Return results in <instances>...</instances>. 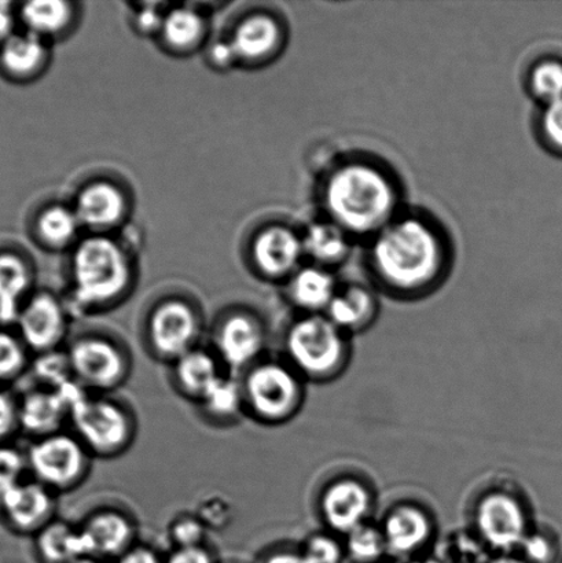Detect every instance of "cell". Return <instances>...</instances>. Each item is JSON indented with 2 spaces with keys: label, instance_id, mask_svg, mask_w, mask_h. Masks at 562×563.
Instances as JSON below:
<instances>
[{
  "label": "cell",
  "instance_id": "6da1fadb",
  "mask_svg": "<svg viewBox=\"0 0 562 563\" xmlns=\"http://www.w3.org/2000/svg\"><path fill=\"white\" fill-rule=\"evenodd\" d=\"M449 263L438 225L418 214H398L373 236L371 266L388 290L418 296L437 286Z\"/></svg>",
  "mask_w": 562,
  "mask_h": 563
},
{
  "label": "cell",
  "instance_id": "7a4b0ae2",
  "mask_svg": "<svg viewBox=\"0 0 562 563\" xmlns=\"http://www.w3.org/2000/svg\"><path fill=\"white\" fill-rule=\"evenodd\" d=\"M329 220L350 235H376L399 214V189L383 167L351 159L330 170L322 189Z\"/></svg>",
  "mask_w": 562,
  "mask_h": 563
},
{
  "label": "cell",
  "instance_id": "3957f363",
  "mask_svg": "<svg viewBox=\"0 0 562 563\" xmlns=\"http://www.w3.org/2000/svg\"><path fill=\"white\" fill-rule=\"evenodd\" d=\"M286 362L305 379L329 380L344 372L351 357L349 334L324 313L305 314L286 331Z\"/></svg>",
  "mask_w": 562,
  "mask_h": 563
},
{
  "label": "cell",
  "instance_id": "277c9868",
  "mask_svg": "<svg viewBox=\"0 0 562 563\" xmlns=\"http://www.w3.org/2000/svg\"><path fill=\"white\" fill-rule=\"evenodd\" d=\"M240 380L245 412L269 427L290 421L305 402V378L288 362L258 361Z\"/></svg>",
  "mask_w": 562,
  "mask_h": 563
},
{
  "label": "cell",
  "instance_id": "5b68a950",
  "mask_svg": "<svg viewBox=\"0 0 562 563\" xmlns=\"http://www.w3.org/2000/svg\"><path fill=\"white\" fill-rule=\"evenodd\" d=\"M69 423L92 457L112 460L131 449L136 422L129 408L104 396L87 394L71 408Z\"/></svg>",
  "mask_w": 562,
  "mask_h": 563
},
{
  "label": "cell",
  "instance_id": "8992f818",
  "mask_svg": "<svg viewBox=\"0 0 562 563\" xmlns=\"http://www.w3.org/2000/svg\"><path fill=\"white\" fill-rule=\"evenodd\" d=\"M75 298L86 309L119 300L130 284V268L113 241L96 236L79 246L74 262Z\"/></svg>",
  "mask_w": 562,
  "mask_h": 563
},
{
  "label": "cell",
  "instance_id": "52a82bcc",
  "mask_svg": "<svg viewBox=\"0 0 562 563\" xmlns=\"http://www.w3.org/2000/svg\"><path fill=\"white\" fill-rule=\"evenodd\" d=\"M92 456L74 433L58 432L36 439L26 454L35 482L63 494L80 487L91 471Z\"/></svg>",
  "mask_w": 562,
  "mask_h": 563
},
{
  "label": "cell",
  "instance_id": "ba28073f",
  "mask_svg": "<svg viewBox=\"0 0 562 563\" xmlns=\"http://www.w3.org/2000/svg\"><path fill=\"white\" fill-rule=\"evenodd\" d=\"M473 527L484 549L495 554L517 553L532 529L527 507L506 489L489 490L477 500Z\"/></svg>",
  "mask_w": 562,
  "mask_h": 563
},
{
  "label": "cell",
  "instance_id": "9c48e42d",
  "mask_svg": "<svg viewBox=\"0 0 562 563\" xmlns=\"http://www.w3.org/2000/svg\"><path fill=\"white\" fill-rule=\"evenodd\" d=\"M71 374L88 394H108L130 377L131 363L118 342L101 335H82L66 350Z\"/></svg>",
  "mask_w": 562,
  "mask_h": 563
},
{
  "label": "cell",
  "instance_id": "30bf717a",
  "mask_svg": "<svg viewBox=\"0 0 562 563\" xmlns=\"http://www.w3.org/2000/svg\"><path fill=\"white\" fill-rule=\"evenodd\" d=\"M201 330V320L189 303L164 301L148 318L147 345L159 361L174 363L197 347Z\"/></svg>",
  "mask_w": 562,
  "mask_h": 563
},
{
  "label": "cell",
  "instance_id": "8fae6325",
  "mask_svg": "<svg viewBox=\"0 0 562 563\" xmlns=\"http://www.w3.org/2000/svg\"><path fill=\"white\" fill-rule=\"evenodd\" d=\"M88 391L76 380L58 389L38 388L22 397L19 406V424L36 439L63 432L69 421L71 408Z\"/></svg>",
  "mask_w": 562,
  "mask_h": 563
},
{
  "label": "cell",
  "instance_id": "7c38bea8",
  "mask_svg": "<svg viewBox=\"0 0 562 563\" xmlns=\"http://www.w3.org/2000/svg\"><path fill=\"white\" fill-rule=\"evenodd\" d=\"M267 339L261 320L250 313H231L213 333L214 355L233 372L245 373L262 361Z\"/></svg>",
  "mask_w": 562,
  "mask_h": 563
},
{
  "label": "cell",
  "instance_id": "4fadbf2b",
  "mask_svg": "<svg viewBox=\"0 0 562 563\" xmlns=\"http://www.w3.org/2000/svg\"><path fill=\"white\" fill-rule=\"evenodd\" d=\"M374 498L361 479L343 477L330 483L319 498V512L335 534H349L371 520Z\"/></svg>",
  "mask_w": 562,
  "mask_h": 563
},
{
  "label": "cell",
  "instance_id": "5bb4252c",
  "mask_svg": "<svg viewBox=\"0 0 562 563\" xmlns=\"http://www.w3.org/2000/svg\"><path fill=\"white\" fill-rule=\"evenodd\" d=\"M16 323L27 350L42 353L60 350L68 334V318L57 298L42 292L22 306Z\"/></svg>",
  "mask_w": 562,
  "mask_h": 563
},
{
  "label": "cell",
  "instance_id": "9a60e30c",
  "mask_svg": "<svg viewBox=\"0 0 562 563\" xmlns=\"http://www.w3.org/2000/svg\"><path fill=\"white\" fill-rule=\"evenodd\" d=\"M0 506L10 526L22 533H38L55 520V494L41 483L21 482L0 494Z\"/></svg>",
  "mask_w": 562,
  "mask_h": 563
},
{
  "label": "cell",
  "instance_id": "2e32d148",
  "mask_svg": "<svg viewBox=\"0 0 562 563\" xmlns=\"http://www.w3.org/2000/svg\"><path fill=\"white\" fill-rule=\"evenodd\" d=\"M389 554L416 556L433 538L434 527L426 509L415 504H400L390 509L382 523Z\"/></svg>",
  "mask_w": 562,
  "mask_h": 563
},
{
  "label": "cell",
  "instance_id": "e0dca14e",
  "mask_svg": "<svg viewBox=\"0 0 562 563\" xmlns=\"http://www.w3.org/2000/svg\"><path fill=\"white\" fill-rule=\"evenodd\" d=\"M93 559H114L136 544V526L130 516L115 509L93 511L81 523Z\"/></svg>",
  "mask_w": 562,
  "mask_h": 563
},
{
  "label": "cell",
  "instance_id": "ac0fdd59",
  "mask_svg": "<svg viewBox=\"0 0 562 563\" xmlns=\"http://www.w3.org/2000/svg\"><path fill=\"white\" fill-rule=\"evenodd\" d=\"M253 252L258 268L274 278L294 273L301 256L305 255L301 239L285 228L264 231L257 236Z\"/></svg>",
  "mask_w": 562,
  "mask_h": 563
},
{
  "label": "cell",
  "instance_id": "d6986e66",
  "mask_svg": "<svg viewBox=\"0 0 562 563\" xmlns=\"http://www.w3.org/2000/svg\"><path fill=\"white\" fill-rule=\"evenodd\" d=\"M220 362L213 352L197 346L173 363L176 389L192 401L200 402L222 377Z\"/></svg>",
  "mask_w": 562,
  "mask_h": 563
},
{
  "label": "cell",
  "instance_id": "ffe728a7",
  "mask_svg": "<svg viewBox=\"0 0 562 563\" xmlns=\"http://www.w3.org/2000/svg\"><path fill=\"white\" fill-rule=\"evenodd\" d=\"M36 551L44 563H74L92 556L81 527L54 520L36 533Z\"/></svg>",
  "mask_w": 562,
  "mask_h": 563
},
{
  "label": "cell",
  "instance_id": "44dd1931",
  "mask_svg": "<svg viewBox=\"0 0 562 563\" xmlns=\"http://www.w3.org/2000/svg\"><path fill=\"white\" fill-rule=\"evenodd\" d=\"M378 303L372 290L361 285L339 289L327 309V317L344 333H356L368 328L376 319Z\"/></svg>",
  "mask_w": 562,
  "mask_h": 563
},
{
  "label": "cell",
  "instance_id": "7402d4cb",
  "mask_svg": "<svg viewBox=\"0 0 562 563\" xmlns=\"http://www.w3.org/2000/svg\"><path fill=\"white\" fill-rule=\"evenodd\" d=\"M339 291L330 269L311 266L300 269L294 275L289 285V296L296 307L307 314L324 313Z\"/></svg>",
  "mask_w": 562,
  "mask_h": 563
},
{
  "label": "cell",
  "instance_id": "603a6c76",
  "mask_svg": "<svg viewBox=\"0 0 562 563\" xmlns=\"http://www.w3.org/2000/svg\"><path fill=\"white\" fill-rule=\"evenodd\" d=\"M75 212L80 224L87 228H112L123 217L124 198L112 185H92L81 191Z\"/></svg>",
  "mask_w": 562,
  "mask_h": 563
},
{
  "label": "cell",
  "instance_id": "cb8c5ba5",
  "mask_svg": "<svg viewBox=\"0 0 562 563\" xmlns=\"http://www.w3.org/2000/svg\"><path fill=\"white\" fill-rule=\"evenodd\" d=\"M301 241L316 266L328 269L343 263L351 253V235L329 219L310 225Z\"/></svg>",
  "mask_w": 562,
  "mask_h": 563
},
{
  "label": "cell",
  "instance_id": "d4e9b609",
  "mask_svg": "<svg viewBox=\"0 0 562 563\" xmlns=\"http://www.w3.org/2000/svg\"><path fill=\"white\" fill-rule=\"evenodd\" d=\"M279 37V26L272 16L253 15L236 27L230 43L239 58L258 59L274 52Z\"/></svg>",
  "mask_w": 562,
  "mask_h": 563
},
{
  "label": "cell",
  "instance_id": "484cf974",
  "mask_svg": "<svg viewBox=\"0 0 562 563\" xmlns=\"http://www.w3.org/2000/svg\"><path fill=\"white\" fill-rule=\"evenodd\" d=\"M27 287L30 273L25 264L13 255L0 256V322H16Z\"/></svg>",
  "mask_w": 562,
  "mask_h": 563
},
{
  "label": "cell",
  "instance_id": "4316f807",
  "mask_svg": "<svg viewBox=\"0 0 562 563\" xmlns=\"http://www.w3.org/2000/svg\"><path fill=\"white\" fill-rule=\"evenodd\" d=\"M206 417L218 423H230L245 411L241 380L222 375L198 402Z\"/></svg>",
  "mask_w": 562,
  "mask_h": 563
},
{
  "label": "cell",
  "instance_id": "83f0119b",
  "mask_svg": "<svg viewBox=\"0 0 562 563\" xmlns=\"http://www.w3.org/2000/svg\"><path fill=\"white\" fill-rule=\"evenodd\" d=\"M46 49L41 37L27 32L24 35H11L3 43L2 64L10 74L25 76L32 74L43 63Z\"/></svg>",
  "mask_w": 562,
  "mask_h": 563
},
{
  "label": "cell",
  "instance_id": "f1b7e54d",
  "mask_svg": "<svg viewBox=\"0 0 562 563\" xmlns=\"http://www.w3.org/2000/svg\"><path fill=\"white\" fill-rule=\"evenodd\" d=\"M345 556L355 563H379L388 554L382 527L371 521L363 523L345 537Z\"/></svg>",
  "mask_w": 562,
  "mask_h": 563
},
{
  "label": "cell",
  "instance_id": "f546056e",
  "mask_svg": "<svg viewBox=\"0 0 562 563\" xmlns=\"http://www.w3.org/2000/svg\"><path fill=\"white\" fill-rule=\"evenodd\" d=\"M21 14L33 35H53L68 24L70 9L64 2H35L25 4Z\"/></svg>",
  "mask_w": 562,
  "mask_h": 563
},
{
  "label": "cell",
  "instance_id": "4dcf8cb0",
  "mask_svg": "<svg viewBox=\"0 0 562 563\" xmlns=\"http://www.w3.org/2000/svg\"><path fill=\"white\" fill-rule=\"evenodd\" d=\"M528 88L537 101L549 104L562 99V60L544 58L532 66Z\"/></svg>",
  "mask_w": 562,
  "mask_h": 563
},
{
  "label": "cell",
  "instance_id": "1f68e13d",
  "mask_svg": "<svg viewBox=\"0 0 562 563\" xmlns=\"http://www.w3.org/2000/svg\"><path fill=\"white\" fill-rule=\"evenodd\" d=\"M164 36L178 48L192 46L202 33L201 16L195 10L181 8L170 11L163 22Z\"/></svg>",
  "mask_w": 562,
  "mask_h": 563
},
{
  "label": "cell",
  "instance_id": "d6a6232c",
  "mask_svg": "<svg viewBox=\"0 0 562 563\" xmlns=\"http://www.w3.org/2000/svg\"><path fill=\"white\" fill-rule=\"evenodd\" d=\"M80 222L76 212L69 209L55 207L47 209L38 220V231L42 239L52 245H66L75 239Z\"/></svg>",
  "mask_w": 562,
  "mask_h": 563
},
{
  "label": "cell",
  "instance_id": "836d02e7",
  "mask_svg": "<svg viewBox=\"0 0 562 563\" xmlns=\"http://www.w3.org/2000/svg\"><path fill=\"white\" fill-rule=\"evenodd\" d=\"M32 369L42 388L58 389L75 380L66 351L58 350L37 355Z\"/></svg>",
  "mask_w": 562,
  "mask_h": 563
},
{
  "label": "cell",
  "instance_id": "e575fe53",
  "mask_svg": "<svg viewBox=\"0 0 562 563\" xmlns=\"http://www.w3.org/2000/svg\"><path fill=\"white\" fill-rule=\"evenodd\" d=\"M516 554L528 563H555L560 556L559 538L549 529L532 528Z\"/></svg>",
  "mask_w": 562,
  "mask_h": 563
},
{
  "label": "cell",
  "instance_id": "d590c367",
  "mask_svg": "<svg viewBox=\"0 0 562 563\" xmlns=\"http://www.w3.org/2000/svg\"><path fill=\"white\" fill-rule=\"evenodd\" d=\"M24 342L8 331L0 330V380L19 377L27 364Z\"/></svg>",
  "mask_w": 562,
  "mask_h": 563
},
{
  "label": "cell",
  "instance_id": "8d00e7d4",
  "mask_svg": "<svg viewBox=\"0 0 562 563\" xmlns=\"http://www.w3.org/2000/svg\"><path fill=\"white\" fill-rule=\"evenodd\" d=\"M538 124L544 145L550 152L562 156V99L544 104Z\"/></svg>",
  "mask_w": 562,
  "mask_h": 563
},
{
  "label": "cell",
  "instance_id": "74e56055",
  "mask_svg": "<svg viewBox=\"0 0 562 563\" xmlns=\"http://www.w3.org/2000/svg\"><path fill=\"white\" fill-rule=\"evenodd\" d=\"M301 550L312 563H341L345 556L344 544L329 533L313 534Z\"/></svg>",
  "mask_w": 562,
  "mask_h": 563
},
{
  "label": "cell",
  "instance_id": "f35d334b",
  "mask_svg": "<svg viewBox=\"0 0 562 563\" xmlns=\"http://www.w3.org/2000/svg\"><path fill=\"white\" fill-rule=\"evenodd\" d=\"M207 528L200 518L187 516L175 520L169 528L170 542L175 549L198 548L203 545Z\"/></svg>",
  "mask_w": 562,
  "mask_h": 563
},
{
  "label": "cell",
  "instance_id": "ab89813d",
  "mask_svg": "<svg viewBox=\"0 0 562 563\" xmlns=\"http://www.w3.org/2000/svg\"><path fill=\"white\" fill-rule=\"evenodd\" d=\"M26 468V455L13 446H0V494L20 484Z\"/></svg>",
  "mask_w": 562,
  "mask_h": 563
},
{
  "label": "cell",
  "instance_id": "60d3db41",
  "mask_svg": "<svg viewBox=\"0 0 562 563\" xmlns=\"http://www.w3.org/2000/svg\"><path fill=\"white\" fill-rule=\"evenodd\" d=\"M19 424V406L8 394L0 390V440L8 438Z\"/></svg>",
  "mask_w": 562,
  "mask_h": 563
},
{
  "label": "cell",
  "instance_id": "b9f144b4",
  "mask_svg": "<svg viewBox=\"0 0 562 563\" xmlns=\"http://www.w3.org/2000/svg\"><path fill=\"white\" fill-rule=\"evenodd\" d=\"M164 563H214V561L206 545H198V548L174 549Z\"/></svg>",
  "mask_w": 562,
  "mask_h": 563
},
{
  "label": "cell",
  "instance_id": "7bdbcfd3",
  "mask_svg": "<svg viewBox=\"0 0 562 563\" xmlns=\"http://www.w3.org/2000/svg\"><path fill=\"white\" fill-rule=\"evenodd\" d=\"M115 563H164L156 550L145 544H134L124 554H121Z\"/></svg>",
  "mask_w": 562,
  "mask_h": 563
},
{
  "label": "cell",
  "instance_id": "ee69618b",
  "mask_svg": "<svg viewBox=\"0 0 562 563\" xmlns=\"http://www.w3.org/2000/svg\"><path fill=\"white\" fill-rule=\"evenodd\" d=\"M262 563H312L302 550H277L269 553Z\"/></svg>",
  "mask_w": 562,
  "mask_h": 563
},
{
  "label": "cell",
  "instance_id": "f6af8a7d",
  "mask_svg": "<svg viewBox=\"0 0 562 563\" xmlns=\"http://www.w3.org/2000/svg\"><path fill=\"white\" fill-rule=\"evenodd\" d=\"M164 19L157 13V10L146 9L142 10L137 15V25L143 32H154L158 27H163Z\"/></svg>",
  "mask_w": 562,
  "mask_h": 563
},
{
  "label": "cell",
  "instance_id": "bcb514c9",
  "mask_svg": "<svg viewBox=\"0 0 562 563\" xmlns=\"http://www.w3.org/2000/svg\"><path fill=\"white\" fill-rule=\"evenodd\" d=\"M212 58L214 63L220 66L233 64L239 55H236L235 49L231 46V43H218L217 46L213 47Z\"/></svg>",
  "mask_w": 562,
  "mask_h": 563
},
{
  "label": "cell",
  "instance_id": "7dc6e473",
  "mask_svg": "<svg viewBox=\"0 0 562 563\" xmlns=\"http://www.w3.org/2000/svg\"><path fill=\"white\" fill-rule=\"evenodd\" d=\"M14 19L9 3H0V41H8L13 35Z\"/></svg>",
  "mask_w": 562,
  "mask_h": 563
},
{
  "label": "cell",
  "instance_id": "c3c4849f",
  "mask_svg": "<svg viewBox=\"0 0 562 563\" xmlns=\"http://www.w3.org/2000/svg\"><path fill=\"white\" fill-rule=\"evenodd\" d=\"M488 563H528L525 559H521L519 554H497L494 559L489 560Z\"/></svg>",
  "mask_w": 562,
  "mask_h": 563
},
{
  "label": "cell",
  "instance_id": "681fc988",
  "mask_svg": "<svg viewBox=\"0 0 562 563\" xmlns=\"http://www.w3.org/2000/svg\"><path fill=\"white\" fill-rule=\"evenodd\" d=\"M411 563H448L443 559H438V556H429V559H418L412 561Z\"/></svg>",
  "mask_w": 562,
  "mask_h": 563
},
{
  "label": "cell",
  "instance_id": "f907efd6",
  "mask_svg": "<svg viewBox=\"0 0 562 563\" xmlns=\"http://www.w3.org/2000/svg\"><path fill=\"white\" fill-rule=\"evenodd\" d=\"M74 563H104L103 560L93 559V556H88V559H82L79 561H76Z\"/></svg>",
  "mask_w": 562,
  "mask_h": 563
}]
</instances>
